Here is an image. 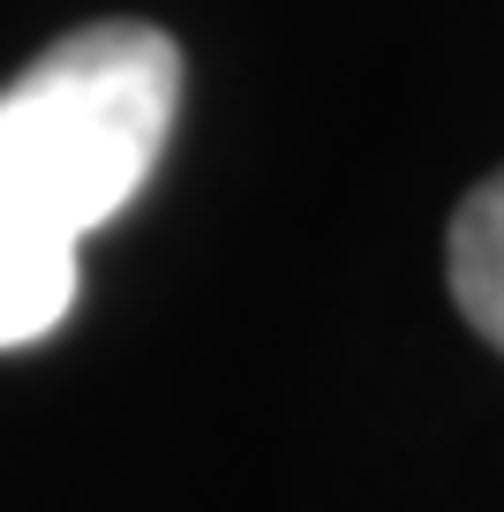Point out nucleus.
I'll return each mask as SVG.
<instances>
[{
  "instance_id": "obj_2",
  "label": "nucleus",
  "mask_w": 504,
  "mask_h": 512,
  "mask_svg": "<svg viewBox=\"0 0 504 512\" xmlns=\"http://www.w3.org/2000/svg\"><path fill=\"white\" fill-rule=\"evenodd\" d=\"M76 302V249L0 219V347H31Z\"/></svg>"
},
{
  "instance_id": "obj_1",
  "label": "nucleus",
  "mask_w": 504,
  "mask_h": 512,
  "mask_svg": "<svg viewBox=\"0 0 504 512\" xmlns=\"http://www.w3.org/2000/svg\"><path fill=\"white\" fill-rule=\"evenodd\" d=\"M181 113V46L151 23H91L0 91V219L76 249L136 204Z\"/></svg>"
},
{
  "instance_id": "obj_3",
  "label": "nucleus",
  "mask_w": 504,
  "mask_h": 512,
  "mask_svg": "<svg viewBox=\"0 0 504 512\" xmlns=\"http://www.w3.org/2000/svg\"><path fill=\"white\" fill-rule=\"evenodd\" d=\"M444 272H452V302L489 347L504 354V174H489L467 204L452 211V249H444Z\"/></svg>"
}]
</instances>
